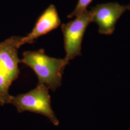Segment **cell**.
<instances>
[{
  "label": "cell",
  "instance_id": "1",
  "mask_svg": "<svg viewBox=\"0 0 130 130\" xmlns=\"http://www.w3.org/2000/svg\"><path fill=\"white\" fill-rule=\"evenodd\" d=\"M21 63L34 71L38 78V84H44L54 91L60 86L64 70L69 64L65 58L47 56L42 49L24 52Z\"/></svg>",
  "mask_w": 130,
  "mask_h": 130
},
{
  "label": "cell",
  "instance_id": "8",
  "mask_svg": "<svg viewBox=\"0 0 130 130\" xmlns=\"http://www.w3.org/2000/svg\"><path fill=\"white\" fill-rule=\"evenodd\" d=\"M127 10H130V4L129 5H127Z\"/></svg>",
  "mask_w": 130,
  "mask_h": 130
},
{
  "label": "cell",
  "instance_id": "3",
  "mask_svg": "<svg viewBox=\"0 0 130 130\" xmlns=\"http://www.w3.org/2000/svg\"><path fill=\"white\" fill-rule=\"evenodd\" d=\"M49 88L44 84H38L35 88L17 96H11L9 103L15 107L20 113L30 111L42 114L48 118L56 126L59 122L51 106Z\"/></svg>",
  "mask_w": 130,
  "mask_h": 130
},
{
  "label": "cell",
  "instance_id": "7",
  "mask_svg": "<svg viewBox=\"0 0 130 130\" xmlns=\"http://www.w3.org/2000/svg\"><path fill=\"white\" fill-rule=\"evenodd\" d=\"M93 0H78L77 5H76L74 11L70 14L68 16V18L70 19L74 17H77L83 14L87 10V8Z\"/></svg>",
  "mask_w": 130,
  "mask_h": 130
},
{
  "label": "cell",
  "instance_id": "5",
  "mask_svg": "<svg viewBox=\"0 0 130 130\" xmlns=\"http://www.w3.org/2000/svg\"><path fill=\"white\" fill-rule=\"evenodd\" d=\"M127 10V5L117 3H109L96 5L90 10L92 22L98 24V32L104 35H111L118 20Z\"/></svg>",
  "mask_w": 130,
  "mask_h": 130
},
{
  "label": "cell",
  "instance_id": "2",
  "mask_svg": "<svg viewBox=\"0 0 130 130\" xmlns=\"http://www.w3.org/2000/svg\"><path fill=\"white\" fill-rule=\"evenodd\" d=\"M21 37L13 36L0 43V105L9 103V89L19 74L18 49Z\"/></svg>",
  "mask_w": 130,
  "mask_h": 130
},
{
  "label": "cell",
  "instance_id": "4",
  "mask_svg": "<svg viewBox=\"0 0 130 130\" xmlns=\"http://www.w3.org/2000/svg\"><path fill=\"white\" fill-rule=\"evenodd\" d=\"M92 22L91 13L90 11L86 10L74 20L62 25L66 52L64 58L68 62L82 55V43L84 35L89 24Z\"/></svg>",
  "mask_w": 130,
  "mask_h": 130
},
{
  "label": "cell",
  "instance_id": "6",
  "mask_svg": "<svg viewBox=\"0 0 130 130\" xmlns=\"http://www.w3.org/2000/svg\"><path fill=\"white\" fill-rule=\"evenodd\" d=\"M60 24L56 7L50 5L38 18L32 31L27 36L21 38L19 46L20 47L27 43H32L38 38L58 28Z\"/></svg>",
  "mask_w": 130,
  "mask_h": 130
}]
</instances>
